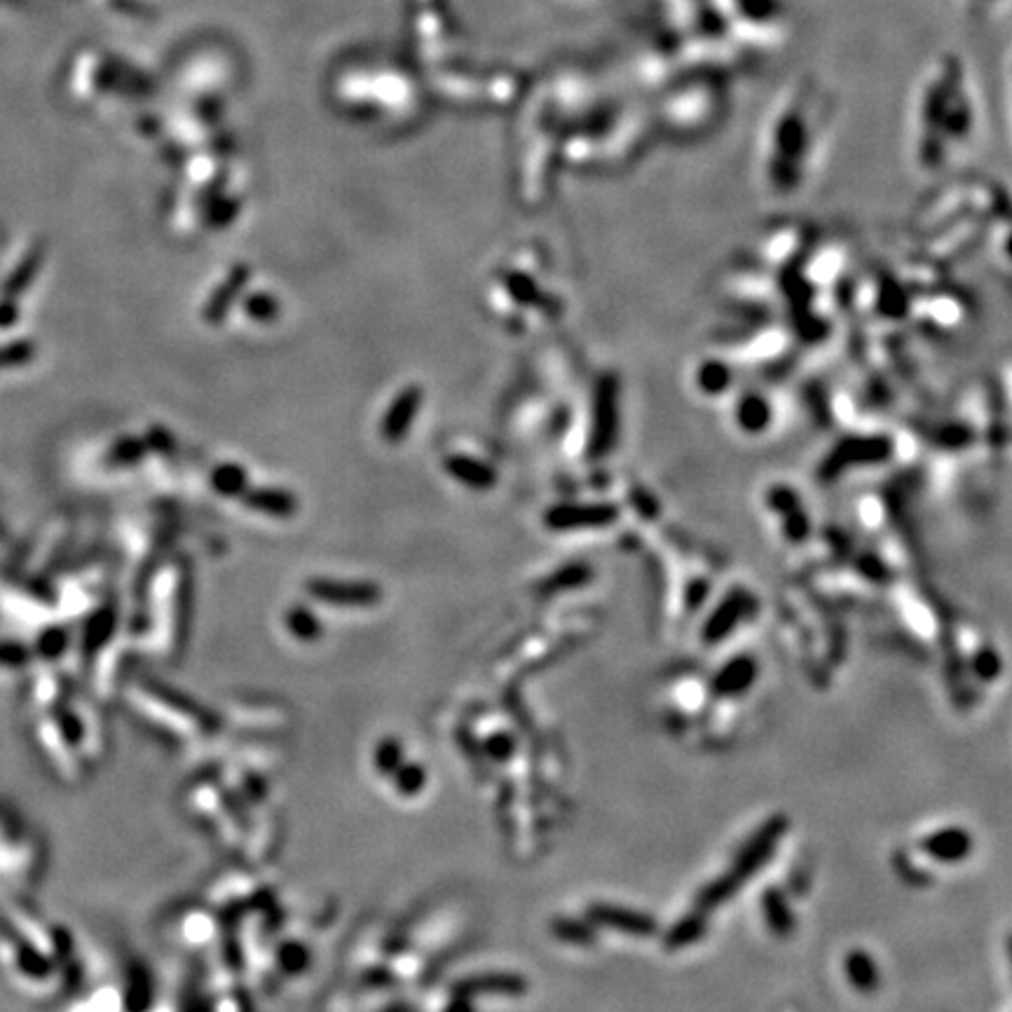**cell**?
Instances as JSON below:
<instances>
[{"label": "cell", "instance_id": "9c48e42d", "mask_svg": "<svg viewBox=\"0 0 1012 1012\" xmlns=\"http://www.w3.org/2000/svg\"><path fill=\"white\" fill-rule=\"evenodd\" d=\"M703 933H706V912H694L682 919L673 931L668 933V947H685L692 945V942L701 940Z\"/></svg>", "mask_w": 1012, "mask_h": 1012}, {"label": "cell", "instance_id": "5bb4252c", "mask_svg": "<svg viewBox=\"0 0 1012 1012\" xmlns=\"http://www.w3.org/2000/svg\"><path fill=\"white\" fill-rule=\"evenodd\" d=\"M1008 952H1010V961H1012V935H1010V940H1008Z\"/></svg>", "mask_w": 1012, "mask_h": 1012}, {"label": "cell", "instance_id": "4fadbf2b", "mask_svg": "<svg viewBox=\"0 0 1012 1012\" xmlns=\"http://www.w3.org/2000/svg\"><path fill=\"white\" fill-rule=\"evenodd\" d=\"M253 504H258V509L272 511V514H286L289 511L291 502L284 495H275V492H263L253 499Z\"/></svg>", "mask_w": 1012, "mask_h": 1012}, {"label": "cell", "instance_id": "8fae6325", "mask_svg": "<svg viewBox=\"0 0 1012 1012\" xmlns=\"http://www.w3.org/2000/svg\"><path fill=\"white\" fill-rule=\"evenodd\" d=\"M973 670L977 673V678L996 680L998 673H1001V659H998L994 649H982V652L975 656Z\"/></svg>", "mask_w": 1012, "mask_h": 1012}, {"label": "cell", "instance_id": "ba28073f", "mask_svg": "<svg viewBox=\"0 0 1012 1012\" xmlns=\"http://www.w3.org/2000/svg\"><path fill=\"white\" fill-rule=\"evenodd\" d=\"M612 518V511L605 509H558L549 516L553 528H581V525H596Z\"/></svg>", "mask_w": 1012, "mask_h": 1012}, {"label": "cell", "instance_id": "6da1fadb", "mask_svg": "<svg viewBox=\"0 0 1012 1012\" xmlns=\"http://www.w3.org/2000/svg\"><path fill=\"white\" fill-rule=\"evenodd\" d=\"M785 830H788V820L785 818L776 816V818L767 820V823H764L755 834H752V839L748 841V844L738 851L734 867H731V870L727 872L729 877L734 879L738 886H741L745 879L762 870V867L769 863V858L776 853L778 841H781Z\"/></svg>", "mask_w": 1012, "mask_h": 1012}, {"label": "cell", "instance_id": "3957f363", "mask_svg": "<svg viewBox=\"0 0 1012 1012\" xmlns=\"http://www.w3.org/2000/svg\"><path fill=\"white\" fill-rule=\"evenodd\" d=\"M755 678H757V661L752 659V656L741 654L717 670L713 680V692L717 696H724V699L741 696L755 685Z\"/></svg>", "mask_w": 1012, "mask_h": 1012}, {"label": "cell", "instance_id": "277c9868", "mask_svg": "<svg viewBox=\"0 0 1012 1012\" xmlns=\"http://www.w3.org/2000/svg\"><path fill=\"white\" fill-rule=\"evenodd\" d=\"M748 605L750 600L748 596H743V593H734V596L724 598V603L717 607V612L710 617L706 628H703V640H706V645H717V642L727 638L729 631H734L738 621L743 619Z\"/></svg>", "mask_w": 1012, "mask_h": 1012}, {"label": "cell", "instance_id": "5b68a950", "mask_svg": "<svg viewBox=\"0 0 1012 1012\" xmlns=\"http://www.w3.org/2000/svg\"><path fill=\"white\" fill-rule=\"evenodd\" d=\"M762 912L764 919H767V926L778 935V938H788V935L795 931V914H792L788 900H785V895L778 891V888L764 891Z\"/></svg>", "mask_w": 1012, "mask_h": 1012}, {"label": "cell", "instance_id": "7c38bea8", "mask_svg": "<svg viewBox=\"0 0 1012 1012\" xmlns=\"http://www.w3.org/2000/svg\"><path fill=\"white\" fill-rule=\"evenodd\" d=\"M453 474H457L469 483H476V485L490 483L488 469L478 467V464H474V462H453Z\"/></svg>", "mask_w": 1012, "mask_h": 1012}, {"label": "cell", "instance_id": "8992f818", "mask_svg": "<svg viewBox=\"0 0 1012 1012\" xmlns=\"http://www.w3.org/2000/svg\"><path fill=\"white\" fill-rule=\"evenodd\" d=\"M846 975H849V982L863 994H872L874 989L879 987V970L877 963L872 961V956L863 952V949H853V952L846 956Z\"/></svg>", "mask_w": 1012, "mask_h": 1012}, {"label": "cell", "instance_id": "30bf717a", "mask_svg": "<svg viewBox=\"0 0 1012 1012\" xmlns=\"http://www.w3.org/2000/svg\"><path fill=\"white\" fill-rule=\"evenodd\" d=\"M738 886L734 879L729 877V874H724V877L715 879L713 884H708L706 888H701L699 898H696V907L701 909V912H708V909H715L720 907L722 902H727L731 895H734L738 891Z\"/></svg>", "mask_w": 1012, "mask_h": 1012}, {"label": "cell", "instance_id": "7a4b0ae2", "mask_svg": "<svg viewBox=\"0 0 1012 1012\" xmlns=\"http://www.w3.org/2000/svg\"><path fill=\"white\" fill-rule=\"evenodd\" d=\"M921 851L928 853L933 860H940V863L954 865L970 856L973 839H970V834L963 827H945V830L928 834L921 841Z\"/></svg>", "mask_w": 1012, "mask_h": 1012}, {"label": "cell", "instance_id": "52a82bcc", "mask_svg": "<svg viewBox=\"0 0 1012 1012\" xmlns=\"http://www.w3.org/2000/svg\"><path fill=\"white\" fill-rule=\"evenodd\" d=\"M417 403H420V392H417V389H408V392H403L401 399L394 403L392 413H389L387 422H385V434L389 436V439H399V436L406 432L410 420L415 417Z\"/></svg>", "mask_w": 1012, "mask_h": 1012}]
</instances>
